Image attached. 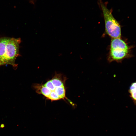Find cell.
Returning a JSON list of instances; mask_svg holds the SVG:
<instances>
[{"label": "cell", "instance_id": "obj_2", "mask_svg": "<svg viewBox=\"0 0 136 136\" xmlns=\"http://www.w3.org/2000/svg\"><path fill=\"white\" fill-rule=\"evenodd\" d=\"M98 4L103 12L107 33L112 38H120V26L113 17L112 11L107 8L106 4L101 0L99 1Z\"/></svg>", "mask_w": 136, "mask_h": 136}, {"label": "cell", "instance_id": "obj_9", "mask_svg": "<svg viewBox=\"0 0 136 136\" xmlns=\"http://www.w3.org/2000/svg\"><path fill=\"white\" fill-rule=\"evenodd\" d=\"M44 85L45 86L49 89L51 91H54L55 88L51 80L48 81Z\"/></svg>", "mask_w": 136, "mask_h": 136}, {"label": "cell", "instance_id": "obj_1", "mask_svg": "<svg viewBox=\"0 0 136 136\" xmlns=\"http://www.w3.org/2000/svg\"><path fill=\"white\" fill-rule=\"evenodd\" d=\"M20 38L0 37V67L10 65L14 69L17 67L15 63L17 58L20 55L19 53Z\"/></svg>", "mask_w": 136, "mask_h": 136}, {"label": "cell", "instance_id": "obj_5", "mask_svg": "<svg viewBox=\"0 0 136 136\" xmlns=\"http://www.w3.org/2000/svg\"><path fill=\"white\" fill-rule=\"evenodd\" d=\"M66 79L61 74H56L51 80L53 84L56 88L64 86Z\"/></svg>", "mask_w": 136, "mask_h": 136}, {"label": "cell", "instance_id": "obj_6", "mask_svg": "<svg viewBox=\"0 0 136 136\" xmlns=\"http://www.w3.org/2000/svg\"><path fill=\"white\" fill-rule=\"evenodd\" d=\"M128 91L129 96L136 106V81L131 84Z\"/></svg>", "mask_w": 136, "mask_h": 136}, {"label": "cell", "instance_id": "obj_7", "mask_svg": "<svg viewBox=\"0 0 136 136\" xmlns=\"http://www.w3.org/2000/svg\"><path fill=\"white\" fill-rule=\"evenodd\" d=\"M54 91L61 99H66L65 97V91L64 86L56 87Z\"/></svg>", "mask_w": 136, "mask_h": 136}, {"label": "cell", "instance_id": "obj_8", "mask_svg": "<svg viewBox=\"0 0 136 136\" xmlns=\"http://www.w3.org/2000/svg\"><path fill=\"white\" fill-rule=\"evenodd\" d=\"M47 98L52 101L58 100L61 99L54 91H51Z\"/></svg>", "mask_w": 136, "mask_h": 136}, {"label": "cell", "instance_id": "obj_4", "mask_svg": "<svg viewBox=\"0 0 136 136\" xmlns=\"http://www.w3.org/2000/svg\"><path fill=\"white\" fill-rule=\"evenodd\" d=\"M33 87L36 92L39 94H42L48 98L50 95L51 91L44 85L36 84L33 86Z\"/></svg>", "mask_w": 136, "mask_h": 136}, {"label": "cell", "instance_id": "obj_3", "mask_svg": "<svg viewBox=\"0 0 136 136\" xmlns=\"http://www.w3.org/2000/svg\"><path fill=\"white\" fill-rule=\"evenodd\" d=\"M128 49L126 44L120 38H112L109 61H118L122 59L126 56Z\"/></svg>", "mask_w": 136, "mask_h": 136}]
</instances>
